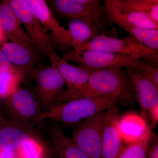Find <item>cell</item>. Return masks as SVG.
I'll use <instances>...</instances> for the list:
<instances>
[{"mask_svg":"<svg viewBox=\"0 0 158 158\" xmlns=\"http://www.w3.org/2000/svg\"><path fill=\"white\" fill-rule=\"evenodd\" d=\"M131 86L122 69L91 68L88 82L89 96L130 98Z\"/></svg>","mask_w":158,"mask_h":158,"instance_id":"3957f363","label":"cell"},{"mask_svg":"<svg viewBox=\"0 0 158 158\" xmlns=\"http://www.w3.org/2000/svg\"><path fill=\"white\" fill-rule=\"evenodd\" d=\"M48 6L60 17L69 20L81 19L96 26L102 34L106 29L104 4L98 0H51Z\"/></svg>","mask_w":158,"mask_h":158,"instance_id":"277c9868","label":"cell"},{"mask_svg":"<svg viewBox=\"0 0 158 158\" xmlns=\"http://www.w3.org/2000/svg\"><path fill=\"white\" fill-rule=\"evenodd\" d=\"M147 115L151 121V126L153 127L158 122V105L150 109L148 111Z\"/></svg>","mask_w":158,"mask_h":158,"instance_id":"f1b7e54d","label":"cell"},{"mask_svg":"<svg viewBox=\"0 0 158 158\" xmlns=\"http://www.w3.org/2000/svg\"><path fill=\"white\" fill-rule=\"evenodd\" d=\"M105 111L90 116L78 123L72 140L90 158H102V132Z\"/></svg>","mask_w":158,"mask_h":158,"instance_id":"ba28073f","label":"cell"},{"mask_svg":"<svg viewBox=\"0 0 158 158\" xmlns=\"http://www.w3.org/2000/svg\"><path fill=\"white\" fill-rule=\"evenodd\" d=\"M154 64L148 61L141 60L138 66L136 68L133 69L137 72L149 79L158 88V65H154Z\"/></svg>","mask_w":158,"mask_h":158,"instance_id":"484cf974","label":"cell"},{"mask_svg":"<svg viewBox=\"0 0 158 158\" xmlns=\"http://www.w3.org/2000/svg\"><path fill=\"white\" fill-rule=\"evenodd\" d=\"M49 58L51 66L59 71L65 81L66 87V90L58 98L54 105L89 97L88 82L91 68L72 65L59 56L56 52L52 53Z\"/></svg>","mask_w":158,"mask_h":158,"instance_id":"5b68a950","label":"cell"},{"mask_svg":"<svg viewBox=\"0 0 158 158\" xmlns=\"http://www.w3.org/2000/svg\"><path fill=\"white\" fill-rule=\"evenodd\" d=\"M44 31H50L57 42L68 46L67 29L61 25L44 0H25Z\"/></svg>","mask_w":158,"mask_h":158,"instance_id":"9a60e30c","label":"cell"},{"mask_svg":"<svg viewBox=\"0 0 158 158\" xmlns=\"http://www.w3.org/2000/svg\"><path fill=\"white\" fill-rule=\"evenodd\" d=\"M118 100L113 97L90 96L62 102L43 112L40 122L49 118L64 124H78L99 112L116 106Z\"/></svg>","mask_w":158,"mask_h":158,"instance_id":"6da1fadb","label":"cell"},{"mask_svg":"<svg viewBox=\"0 0 158 158\" xmlns=\"http://www.w3.org/2000/svg\"><path fill=\"white\" fill-rule=\"evenodd\" d=\"M118 110L116 106L105 111L102 132V158H116L123 148L119 128Z\"/></svg>","mask_w":158,"mask_h":158,"instance_id":"7c38bea8","label":"cell"},{"mask_svg":"<svg viewBox=\"0 0 158 158\" xmlns=\"http://www.w3.org/2000/svg\"><path fill=\"white\" fill-rule=\"evenodd\" d=\"M9 6L23 25L35 50L40 55L49 56L55 52L47 33L25 0H9Z\"/></svg>","mask_w":158,"mask_h":158,"instance_id":"9c48e42d","label":"cell"},{"mask_svg":"<svg viewBox=\"0 0 158 158\" xmlns=\"http://www.w3.org/2000/svg\"><path fill=\"white\" fill-rule=\"evenodd\" d=\"M49 134L59 158H90L64 134L61 129H50Z\"/></svg>","mask_w":158,"mask_h":158,"instance_id":"ffe728a7","label":"cell"},{"mask_svg":"<svg viewBox=\"0 0 158 158\" xmlns=\"http://www.w3.org/2000/svg\"><path fill=\"white\" fill-rule=\"evenodd\" d=\"M31 138L39 139L33 128L13 120L0 121V150L17 151Z\"/></svg>","mask_w":158,"mask_h":158,"instance_id":"5bb4252c","label":"cell"},{"mask_svg":"<svg viewBox=\"0 0 158 158\" xmlns=\"http://www.w3.org/2000/svg\"><path fill=\"white\" fill-rule=\"evenodd\" d=\"M68 46L75 48L102 34L98 28L91 23L81 19H73L68 23Z\"/></svg>","mask_w":158,"mask_h":158,"instance_id":"ac0fdd59","label":"cell"},{"mask_svg":"<svg viewBox=\"0 0 158 158\" xmlns=\"http://www.w3.org/2000/svg\"><path fill=\"white\" fill-rule=\"evenodd\" d=\"M7 40L4 37L3 33L0 30V45H2L3 44L7 42Z\"/></svg>","mask_w":158,"mask_h":158,"instance_id":"4dcf8cb0","label":"cell"},{"mask_svg":"<svg viewBox=\"0 0 158 158\" xmlns=\"http://www.w3.org/2000/svg\"><path fill=\"white\" fill-rule=\"evenodd\" d=\"M0 158H19L17 151L0 150Z\"/></svg>","mask_w":158,"mask_h":158,"instance_id":"f546056e","label":"cell"},{"mask_svg":"<svg viewBox=\"0 0 158 158\" xmlns=\"http://www.w3.org/2000/svg\"><path fill=\"white\" fill-rule=\"evenodd\" d=\"M126 72L141 107V117L144 119L148 111L158 105V88L133 68L126 69Z\"/></svg>","mask_w":158,"mask_h":158,"instance_id":"4fadbf2b","label":"cell"},{"mask_svg":"<svg viewBox=\"0 0 158 158\" xmlns=\"http://www.w3.org/2000/svg\"><path fill=\"white\" fill-rule=\"evenodd\" d=\"M21 22L8 1L0 4V30L7 40L34 48L30 37L23 30ZM35 49V48H34Z\"/></svg>","mask_w":158,"mask_h":158,"instance_id":"2e32d148","label":"cell"},{"mask_svg":"<svg viewBox=\"0 0 158 158\" xmlns=\"http://www.w3.org/2000/svg\"><path fill=\"white\" fill-rule=\"evenodd\" d=\"M9 113L13 121L32 127L34 123L40 122V117L43 111L34 94L25 88H19L6 99Z\"/></svg>","mask_w":158,"mask_h":158,"instance_id":"30bf717a","label":"cell"},{"mask_svg":"<svg viewBox=\"0 0 158 158\" xmlns=\"http://www.w3.org/2000/svg\"><path fill=\"white\" fill-rule=\"evenodd\" d=\"M63 59L79 65L94 69L136 68L141 59L130 56H122L101 51L71 49L64 54Z\"/></svg>","mask_w":158,"mask_h":158,"instance_id":"8992f818","label":"cell"},{"mask_svg":"<svg viewBox=\"0 0 158 158\" xmlns=\"http://www.w3.org/2000/svg\"><path fill=\"white\" fill-rule=\"evenodd\" d=\"M19 158H47V154L39 139L31 138L17 150Z\"/></svg>","mask_w":158,"mask_h":158,"instance_id":"d4e9b609","label":"cell"},{"mask_svg":"<svg viewBox=\"0 0 158 158\" xmlns=\"http://www.w3.org/2000/svg\"><path fill=\"white\" fill-rule=\"evenodd\" d=\"M146 158H158V142L157 138L155 139L150 144Z\"/></svg>","mask_w":158,"mask_h":158,"instance_id":"83f0119b","label":"cell"},{"mask_svg":"<svg viewBox=\"0 0 158 158\" xmlns=\"http://www.w3.org/2000/svg\"><path fill=\"white\" fill-rule=\"evenodd\" d=\"M22 81V77L16 69L0 71V98H9Z\"/></svg>","mask_w":158,"mask_h":158,"instance_id":"cb8c5ba5","label":"cell"},{"mask_svg":"<svg viewBox=\"0 0 158 158\" xmlns=\"http://www.w3.org/2000/svg\"><path fill=\"white\" fill-rule=\"evenodd\" d=\"M31 80L35 83L38 100L44 111L50 109L65 91L66 85L56 68L38 63L32 70Z\"/></svg>","mask_w":158,"mask_h":158,"instance_id":"52a82bcc","label":"cell"},{"mask_svg":"<svg viewBox=\"0 0 158 158\" xmlns=\"http://www.w3.org/2000/svg\"><path fill=\"white\" fill-rule=\"evenodd\" d=\"M5 118H4V116H3L2 114L1 113L0 111V121H2V120H4Z\"/></svg>","mask_w":158,"mask_h":158,"instance_id":"1f68e13d","label":"cell"},{"mask_svg":"<svg viewBox=\"0 0 158 158\" xmlns=\"http://www.w3.org/2000/svg\"><path fill=\"white\" fill-rule=\"evenodd\" d=\"M10 69H16L18 70L17 69L15 68L9 61L6 55L3 52L2 48L0 47V71L10 70Z\"/></svg>","mask_w":158,"mask_h":158,"instance_id":"4316f807","label":"cell"},{"mask_svg":"<svg viewBox=\"0 0 158 158\" xmlns=\"http://www.w3.org/2000/svg\"><path fill=\"white\" fill-rule=\"evenodd\" d=\"M119 128L123 141L128 144L138 141L151 131L144 118L134 114L119 118Z\"/></svg>","mask_w":158,"mask_h":158,"instance_id":"d6986e66","label":"cell"},{"mask_svg":"<svg viewBox=\"0 0 158 158\" xmlns=\"http://www.w3.org/2000/svg\"><path fill=\"white\" fill-rule=\"evenodd\" d=\"M125 9L144 14L158 23V0H117Z\"/></svg>","mask_w":158,"mask_h":158,"instance_id":"7402d4cb","label":"cell"},{"mask_svg":"<svg viewBox=\"0 0 158 158\" xmlns=\"http://www.w3.org/2000/svg\"><path fill=\"white\" fill-rule=\"evenodd\" d=\"M73 49L101 51L122 56H130L157 64L158 51L144 45L130 36L124 39L111 37L101 34L89 42Z\"/></svg>","mask_w":158,"mask_h":158,"instance_id":"7a4b0ae2","label":"cell"},{"mask_svg":"<svg viewBox=\"0 0 158 158\" xmlns=\"http://www.w3.org/2000/svg\"><path fill=\"white\" fill-rule=\"evenodd\" d=\"M1 48L20 73L23 81L31 80L32 70L39 63L40 55L35 49L13 42L5 43Z\"/></svg>","mask_w":158,"mask_h":158,"instance_id":"8fae6325","label":"cell"},{"mask_svg":"<svg viewBox=\"0 0 158 158\" xmlns=\"http://www.w3.org/2000/svg\"><path fill=\"white\" fill-rule=\"evenodd\" d=\"M151 131L138 141L123 146L116 158H146L150 143L153 138Z\"/></svg>","mask_w":158,"mask_h":158,"instance_id":"603a6c76","label":"cell"},{"mask_svg":"<svg viewBox=\"0 0 158 158\" xmlns=\"http://www.w3.org/2000/svg\"><path fill=\"white\" fill-rule=\"evenodd\" d=\"M106 18L116 23H123L140 27L158 30V23L144 14L121 7L117 0H106L104 2Z\"/></svg>","mask_w":158,"mask_h":158,"instance_id":"e0dca14e","label":"cell"},{"mask_svg":"<svg viewBox=\"0 0 158 158\" xmlns=\"http://www.w3.org/2000/svg\"><path fill=\"white\" fill-rule=\"evenodd\" d=\"M116 24L128 32L131 37L150 48L158 51V30L140 27L123 23Z\"/></svg>","mask_w":158,"mask_h":158,"instance_id":"44dd1931","label":"cell"}]
</instances>
